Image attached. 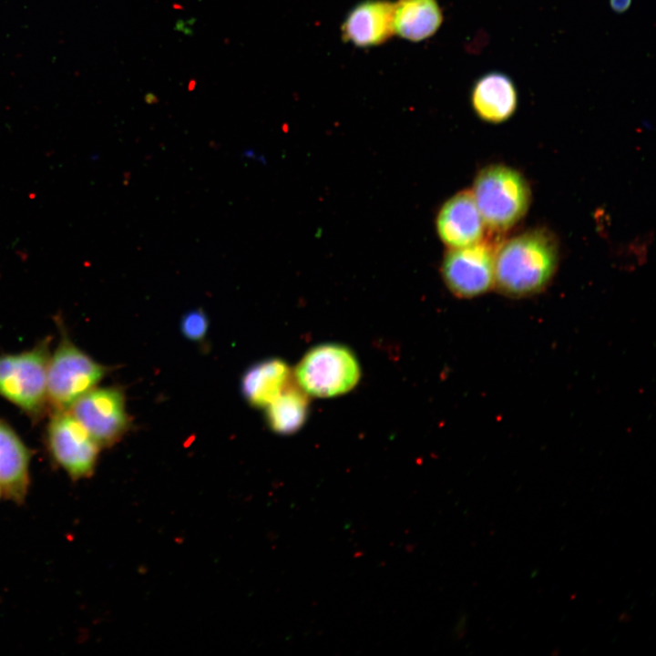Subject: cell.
<instances>
[{"instance_id": "obj_1", "label": "cell", "mask_w": 656, "mask_h": 656, "mask_svg": "<svg viewBox=\"0 0 656 656\" xmlns=\"http://www.w3.org/2000/svg\"><path fill=\"white\" fill-rule=\"evenodd\" d=\"M553 236L532 230L504 242L495 253V285L503 294L527 297L541 292L558 265Z\"/></svg>"}, {"instance_id": "obj_2", "label": "cell", "mask_w": 656, "mask_h": 656, "mask_svg": "<svg viewBox=\"0 0 656 656\" xmlns=\"http://www.w3.org/2000/svg\"><path fill=\"white\" fill-rule=\"evenodd\" d=\"M56 323L60 339L50 354L46 371L49 414L66 411L83 395L95 388L109 367L97 363L71 340L60 316Z\"/></svg>"}, {"instance_id": "obj_3", "label": "cell", "mask_w": 656, "mask_h": 656, "mask_svg": "<svg viewBox=\"0 0 656 656\" xmlns=\"http://www.w3.org/2000/svg\"><path fill=\"white\" fill-rule=\"evenodd\" d=\"M52 338L29 350L0 355V396L37 423L49 414L46 371Z\"/></svg>"}, {"instance_id": "obj_4", "label": "cell", "mask_w": 656, "mask_h": 656, "mask_svg": "<svg viewBox=\"0 0 656 656\" xmlns=\"http://www.w3.org/2000/svg\"><path fill=\"white\" fill-rule=\"evenodd\" d=\"M485 226L506 231L527 212L530 190L524 177L516 169L492 165L477 175L472 190Z\"/></svg>"}, {"instance_id": "obj_5", "label": "cell", "mask_w": 656, "mask_h": 656, "mask_svg": "<svg viewBox=\"0 0 656 656\" xmlns=\"http://www.w3.org/2000/svg\"><path fill=\"white\" fill-rule=\"evenodd\" d=\"M294 376L308 395L334 397L351 391L359 382V362L348 347L323 343L309 350L297 364Z\"/></svg>"}, {"instance_id": "obj_6", "label": "cell", "mask_w": 656, "mask_h": 656, "mask_svg": "<svg viewBox=\"0 0 656 656\" xmlns=\"http://www.w3.org/2000/svg\"><path fill=\"white\" fill-rule=\"evenodd\" d=\"M49 415L45 446L50 459L72 481L91 477L101 447L67 410Z\"/></svg>"}, {"instance_id": "obj_7", "label": "cell", "mask_w": 656, "mask_h": 656, "mask_svg": "<svg viewBox=\"0 0 656 656\" xmlns=\"http://www.w3.org/2000/svg\"><path fill=\"white\" fill-rule=\"evenodd\" d=\"M101 447L117 444L129 429L123 390L118 386L91 389L67 410Z\"/></svg>"}, {"instance_id": "obj_8", "label": "cell", "mask_w": 656, "mask_h": 656, "mask_svg": "<svg viewBox=\"0 0 656 656\" xmlns=\"http://www.w3.org/2000/svg\"><path fill=\"white\" fill-rule=\"evenodd\" d=\"M495 253L485 241L450 248L441 272L448 290L456 297L470 299L482 295L495 285Z\"/></svg>"}, {"instance_id": "obj_9", "label": "cell", "mask_w": 656, "mask_h": 656, "mask_svg": "<svg viewBox=\"0 0 656 656\" xmlns=\"http://www.w3.org/2000/svg\"><path fill=\"white\" fill-rule=\"evenodd\" d=\"M33 451L15 430L0 418V487L4 497L23 505L31 485Z\"/></svg>"}, {"instance_id": "obj_10", "label": "cell", "mask_w": 656, "mask_h": 656, "mask_svg": "<svg viewBox=\"0 0 656 656\" xmlns=\"http://www.w3.org/2000/svg\"><path fill=\"white\" fill-rule=\"evenodd\" d=\"M485 228L472 191L469 190H462L448 199L436 217L438 236L449 248L478 242Z\"/></svg>"}, {"instance_id": "obj_11", "label": "cell", "mask_w": 656, "mask_h": 656, "mask_svg": "<svg viewBox=\"0 0 656 656\" xmlns=\"http://www.w3.org/2000/svg\"><path fill=\"white\" fill-rule=\"evenodd\" d=\"M394 3L366 0L354 6L342 26L345 41L360 47L385 42L394 34Z\"/></svg>"}, {"instance_id": "obj_12", "label": "cell", "mask_w": 656, "mask_h": 656, "mask_svg": "<svg viewBox=\"0 0 656 656\" xmlns=\"http://www.w3.org/2000/svg\"><path fill=\"white\" fill-rule=\"evenodd\" d=\"M476 114L490 123L509 118L518 106V92L513 80L506 74L493 71L481 76L471 91Z\"/></svg>"}, {"instance_id": "obj_13", "label": "cell", "mask_w": 656, "mask_h": 656, "mask_svg": "<svg viewBox=\"0 0 656 656\" xmlns=\"http://www.w3.org/2000/svg\"><path fill=\"white\" fill-rule=\"evenodd\" d=\"M290 375V368L282 359L261 361L242 375L241 393L251 405L266 407L288 384Z\"/></svg>"}, {"instance_id": "obj_14", "label": "cell", "mask_w": 656, "mask_h": 656, "mask_svg": "<svg viewBox=\"0 0 656 656\" xmlns=\"http://www.w3.org/2000/svg\"><path fill=\"white\" fill-rule=\"evenodd\" d=\"M443 21L436 0H397L394 3V31L417 42L433 36Z\"/></svg>"}, {"instance_id": "obj_15", "label": "cell", "mask_w": 656, "mask_h": 656, "mask_svg": "<svg viewBox=\"0 0 656 656\" xmlns=\"http://www.w3.org/2000/svg\"><path fill=\"white\" fill-rule=\"evenodd\" d=\"M308 395L289 384L268 405L266 417L270 428L280 435H291L304 425L308 411Z\"/></svg>"}, {"instance_id": "obj_16", "label": "cell", "mask_w": 656, "mask_h": 656, "mask_svg": "<svg viewBox=\"0 0 656 656\" xmlns=\"http://www.w3.org/2000/svg\"><path fill=\"white\" fill-rule=\"evenodd\" d=\"M209 320L201 309H194L183 315L180 322L182 334L192 342L202 341L208 332Z\"/></svg>"}, {"instance_id": "obj_17", "label": "cell", "mask_w": 656, "mask_h": 656, "mask_svg": "<svg viewBox=\"0 0 656 656\" xmlns=\"http://www.w3.org/2000/svg\"><path fill=\"white\" fill-rule=\"evenodd\" d=\"M632 0H609L610 6L616 13L625 12L631 5Z\"/></svg>"}, {"instance_id": "obj_18", "label": "cell", "mask_w": 656, "mask_h": 656, "mask_svg": "<svg viewBox=\"0 0 656 656\" xmlns=\"http://www.w3.org/2000/svg\"><path fill=\"white\" fill-rule=\"evenodd\" d=\"M2 497H4V494H3V490H2V488H1V487H0V499H1Z\"/></svg>"}]
</instances>
